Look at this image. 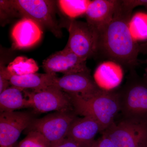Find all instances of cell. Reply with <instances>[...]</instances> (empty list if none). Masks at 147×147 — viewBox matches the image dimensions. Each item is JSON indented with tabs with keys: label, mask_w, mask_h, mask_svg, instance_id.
I'll list each match as a JSON object with an SVG mask.
<instances>
[{
	"label": "cell",
	"mask_w": 147,
	"mask_h": 147,
	"mask_svg": "<svg viewBox=\"0 0 147 147\" xmlns=\"http://www.w3.org/2000/svg\"><path fill=\"white\" fill-rule=\"evenodd\" d=\"M146 147H147V146H146Z\"/></svg>",
	"instance_id": "f1b7e54d"
},
{
	"label": "cell",
	"mask_w": 147,
	"mask_h": 147,
	"mask_svg": "<svg viewBox=\"0 0 147 147\" xmlns=\"http://www.w3.org/2000/svg\"><path fill=\"white\" fill-rule=\"evenodd\" d=\"M30 107L40 113L50 111H74L71 100L67 94L57 87L52 86L31 92L25 91Z\"/></svg>",
	"instance_id": "52a82bcc"
},
{
	"label": "cell",
	"mask_w": 147,
	"mask_h": 147,
	"mask_svg": "<svg viewBox=\"0 0 147 147\" xmlns=\"http://www.w3.org/2000/svg\"><path fill=\"white\" fill-rule=\"evenodd\" d=\"M147 65L146 67V69H145V73L144 74V78L147 81V59L146 60Z\"/></svg>",
	"instance_id": "83f0119b"
},
{
	"label": "cell",
	"mask_w": 147,
	"mask_h": 147,
	"mask_svg": "<svg viewBox=\"0 0 147 147\" xmlns=\"http://www.w3.org/2000/svg\"><path fill=\"white\" fill-rule=\"evenodd\" d=\"M1 21L9 17L18 15V11L14 7L11 1H0Z\"/></svg>",
	"instance_id": "7402d4cb"
},
{
	"label": "cell",
	"mask_w": 147,
	"mask_h": 147,
	"mask_svg": "<svg viewBox=\"0 0 147 147\" xmlns=\"http://www.w3.org/2000/svg\"><path fill=\"white\" fill-rule=\"evenodd\" d=\"M87 61L78 57L67 47L50 55L42 62L45 73L64 74L90 71L86 65Z\"/></svg>",
	"instance_id": "30bf717a"
},
{
	"label": "cell",
	"mask_w": 147,
	"mask_h": 147,
	"mask_svg": "<svg viewBox=\"0 0 147 147\" xmlns=\"http://www.w3.org/2000/svg\"><path fill=\"white\" fill-rule=\"evenodd\" d=\"M123 2L132 10L135 7L140 6H143L147 8V0H123Z\"/></svg>",
	"instance_id": "d4e9b609"
},
{
	"label": "cell",
	"mask_w": 147,
	"mask_h": 147,
	"mask_svg": "<svg viewBox=\"0 0 147 147\" xmlns=\"http://www.w3.org/2000/svg\"><path fill=\"white\" fill-rule=\"evenodd\" d=\"M100 123L89 117H76L71 123L66 138L71 139L86 147L94 140L96 135L102 132Z\"/></svg>",
	"instance_id": "9a60e30c"
},
{
	"label": "cell",
	"mask_w": 147,
	"mask_h": 147,
	"mask_svg": "<svg viewBox=\"0 0 147 147\" xmlns=\"http://www.w3.org/2000/svg\"><path fill=\"white\" fill-rule=\"evenodd\" d=\"M18 147H51V145L42 134L31 130L20 142Z\"/></svg>",
	"instance_id": "44dd1931"
},
{
	"label": "cell",
	"mask_w": 147,
	"mask_h": 147,
	"mask_svg": "<svg viewBox=\"0 0 147 147\" xmlns=\"http://www.w3.org/2000/svg\"><path fill=\"white\" fill-rule=\"evenodd\" d=\"M42 34L41 27L30 18H23L13 26L11 36L16 49L29 48L38 43Z\"/></svg>",
	"instance_id": "4fadbf2b"
},
{
	"label": "cell",
	"mask_w": 147,
	"mask_h": 147,
	"mask_svg": "<svg viewBox=\"0 0 147 147\" xmlns=\"http://www.w3.org/2000/svg\"><path fill=\"white\" fill-rule=\"evenodd\" d=\"M53 147H84L83 145L74 140L65 138L59 144Z\"/></svg>",
	"instance_id": "484cf974"
},
{
	"label": "cell",
	"mask_w": 147,
	"mask_h": 147,
	"mask_svg": "<svg viewBox=\"0 0 147 147\" xmlns=\"http://www.w3.org/2000/svg\"><path fill=\"white\" fill-rule=\"evenodd\" d=\"M16 87L9 88L0 93L1 113L30 107L28 100L23 96L22 91Z\"/></svg>",
	"instance_id": "e0dca14e"
},
{
	"label": "cell",
	"mask_w": 147,
	"mask_h": 147,
	"mask_svg": "<svg viewBox=\"0 0 147 147\" xmlns=\"http://www.w3.org/2000/svg\"><path fill=\"white\" fill-rule=\"evenodd\" d=\"M74 111L56 112L32 121L30 126L32 130L42 134L53 147L66 137L69 127L77 117Z\"/></svg>",
	"instance_id": "ba28073f"
},
{
	"label": "cell",
	"mask_w": 147,
	"mask_h": 147,
	"mask_svg": "<svg viewBox=\"0 0 147 147\" xmlns=\"http://www.w3.org/2000/svg\"><path fill=\"white\" fill-rule=\"evenodd\" d=\"M57 76L52 74L32 73L22 76L11 75L9 82L12 86L23 90H39L54 86Z\"/></svg>",
	"instance_id": "2e32d148"
},
{
	"label": "cell",
	"mask_w": 147,
	"mask_h": 147,
	"mask_svg": "<svg viewBox=\"0 0 147 147\" xmlns=\"http://www.w3.org/2000/svg\"><path fill=\"white\" fill-rule=\"evenodd\" d=\"M32 121L28 113L22 112H1L0 114V147H12L21 132Z\"/></svg>",
	"instance_id": "9c48e42d"
},
{
	"label": "cell",
	"mask_w": 147,
	"mask_h": 147,
	"mask_svg": "<svg viewBox=\"0 0 147 147\" xmlns=\"http://www.w3.org/2000/svg\"><path fill=\"white\" fill-rule=\"evenodd\" d=\"M53 86L68 94L83 96L92 95L101 90L95 83L90 71L64 74L57 77Z\"/></svg>",
	"instance_id": "8fae6325"
},
{
	"label": "cell",
	"mask_w": 147,
	"mask_h": 147,
	"mask_svg": "<svg viewBox=\"0 0 147 147\" xmlns=\"http://www.w3.org/2000/svg\"><path fill=\"white\" fill-rule=\"evenodd\" d=\"M121 1H91L85 16L86 22L99 34L113 20Z\"/></svg>",
	"instance_id": "7c38bea8"
},
{
	"label": "cell",
	"mask_w": 147,
	"mask_h": 147,
	"mask_svg": "<svg viewBox=\"0 0 147 147\" xmlns=\"http://www.w3.org/2000/svg\"><path fill=\"white\" fill-rule=\"evenodd\" d=\"M65 25L69 33L66 47L84 60L97 55L99 35L92 27L75 19H69Z\"/></svg>",
	"instance_id": "5b68a950"
},
{
	"label": "cell",
	"mask_w": 147,
	"mask_h": 147,
	"mask_svg": "<svg viewBox=\"0 0 147 147\" xmlns=\"http://www.w3.org/2000/svg\"><path fill=\"white\" fill-rule=\"evenodd\" d=\"M86 147H115L108 137L102 134V137L94 140Z\"/></svg>",
	"instance_id": "cb8c5ba5"
},
{
	"label": "cell",
	"mask_w": 147,
	"mask_h": 147,
	"mask_svg": "<svg viewBox=\"0 0 147 147\" xmlns=\"http://www.w3.org/2000/svg\"><path fill=\"white\" fill-rule=\"evenodd\" d=\"M140 52L147 54V41L146 43L140 45Z\"/></svg>",
	"instance_id": "4316f807"
},
{
	"label": "cell",
	"mask_w": 147,
	"mask_h": 147,
	"mask_svg": "<svg viewBox=\"0 0 147 147\" xmlns=\"http://www.w3.org/2000/svg\"><path fill=\"white\" fill-rule=\"evenodd\" d=\"M11 2L18 15L23 18H30L57 37L61 36V28L56 17L55 1L13 0Z\"/></svg>",
	"instance_id": "277c9868"
},
{
	"label": "cell",
	"mask_w": 147,
	"mask_h": 147,
	"mask_svg": "<svg viewBox=\"0 0 147 147\" xmlns=\"http://www.w3.org/2000/svg\"><path fill=\"white\" fill-rule=\"evenodd\" d=\"M131 70L127 81L118 90L122 119L147 123V81Z\"/></svg>",
	"instance_id": "3957f363"
},
{
	"label": "cell",
	"mask_w": 147,
	"mask_h": 147,
	"mask_svg": "<svg viewBox=\"0 0 147 147\" xmlns=\"http://www.w3.org/2000/svg\"><path fill=\"white\" fill-rule=\"evenodd\" d=\"M132 11L121 1L113 20L99 34L97 53L131 70L138 64L140 52L129 29Z\"/></svg>",
	"instance_id": "6da1fadb"
},
{
	"label": "cell",
	"mask_w": 147,
	"mask_h": 147,
	"mask_svg": "<svg viewBox=\"0 0 147 147\" xmlns=\"http://www.w3.org/2000/svg\"><path fill=\"white\" fill-rule=\"evenodd\" d=\"M111 140L115 147H146L147 123L121 120L115 121L101 132Z\"/></svg>",
	"instance_id": "8992f818"
},
{
	"label": "cell",
	"mask_w": 147,
	"mask_h": 147,
	"mask_svg": "<svg viewBox=\"0 0 147 147\" xmlns=\"http://www.w3.org/2000/svg\"><path fill=\"white\" fill-rule=\"evenodd\" d=\"M129 29L135 40H147V14H135L129 22Z\"/></svg>",
	"instance_id": "ffe728a7"
},
{
	"label": "cell",
	"mask_w": 147,
	"mask_h": 147,
	"mask_svg": "<svg viewBox=\"0 0 147 147\" xmlns=\"http://www.w3.org/2000/svg\"><path fill=\"white\" fill-rule=\"evenodd\" d=\"M123 67L115 61L107 60L99 64L95 70L93 78L102 90H115L123 80Z\"/></svg>",
	"instance_id": "5bb4252c"
},
{
	"label": "cell",
	"mask_w": 147,
	"mask_h": 147,
	"mask_svg": "<svg viewBox=\"0 0 147 147\" xmlns=\"http://www.w3.org/2000/svg\"><path fill=\"white\" fill-rule=\"evenodd\" d=\"M11 74L5 67L1 64L0 68V93L2 92L7 89L8 88L9 85L10 84L9 78Z\"/></svg>",
	"instance_id": "603a6c76"
},
{
	"label": "cell",
	"mask_w": 147,
	"mask_h": 147,
	"mask_svg": "<svg viewBox=\"0 0 147 147\" xmlns=\"http://www.w3.org/2000/svg\"><path fill=\"white\" fill-rule=\"evenodd\" d=\"M68 94L76 115L95 119L102 127V131L115 122L116 117L120 112L118 90L107 92L101 90L86 96Z\"/></svg>",
	"instance_id": "7a4b0ae2"
},
{
	"label": "cell",
	"mask_w": 147,
	"mask_h": 147,
	"mask_svg": "<svg viewBox=\"0 0 147 147\" xmlns=\"http://www.w3.org/2000/svg\"><path fill=\"white\" fill-rule=\"evenodd\" d=\"M91 1L59 0L57 1L61 11L70 19L85 15Z\"/></svg>",
	"instance_id": "d6986e66"
},
{
	"label": "cell",
	"mask_w": 147,
	"mask_h": 147,
	"mask_svg": "<svg viewBox=\"0 0 147 147\" xmlns=\"http://www.w3.org/2000/svg\"><path fill=\"white\" fill-rule=\"evenodd\" d=\"M6 68L11 75L22 76L36 73L38 66L32 59L19 56L9 64Z\"/></svg>",
	"instance_id": "ac0fdd59"
}]
</instances>
